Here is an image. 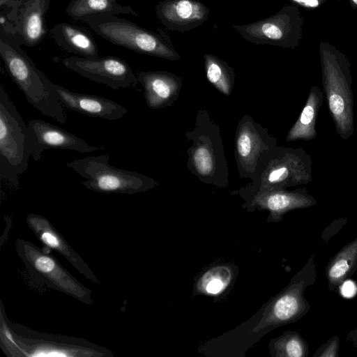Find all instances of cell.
<instances>
[{"label": "cell", "mask_w": 357, "mask_h": 357, "mask_svg": "<svg viewBox=\"0 0 357 357\" xmlns=\"http://www.w3.org/2000/svg\"><path fill=\"white\" fill-rule=\"evenodd\" d=\"M312 180V160L302 148L275 146L258 160L251 182L233 192L244 198L272 190L307 184Z\"/></svg>", "instance_id": "2"}, {"label": "cell", "mask_w": 357, "mask_h": 357, "mask_svg": "<svg viewBox=\"0 0 357 357\" xmlns=\"http://www.w3.org/2000/svg\"><path fill=\"white\" fill-rule=\"evenodd\" d=\"M295 2L303 4L306 6L316 7L318 6V0H293Z\"/></svg>", "instance_id": "25"}, {"label": "cell", "mask_w": 357, "mask_h": 357, "mask_svg": "<svg viewBox=\"0 0 357 357\" xmlns=\"http://www.w3.org/2000/svg\"><path fill=\"white\" fill-rule=\"evenodd\" d=\"M353 1H354L356 4H357V0H353Z\"/></svg>", "instance_id": "27"}, {"label": "cell", "mask_w": 357, "mask_h": 357, "mask_svg": "<svg viewBox=\"0 0 357 357\" xmlns=\"http://www.w3.org/2000/svg\"><path fill=\"white\" fill-rule=\"evenodd\" d=\"M84 22L96 33L116 45L171 61L181 58L168 39L125 18L107 15L92 17Z\"/></svg>", "instance_id": "5"}, {"label": "cell", "mask_w": 357, "mask_h": 357, "mask_svg": "<svg viewBox=\"0 0 357 357\" xmlns=\"http://www.w3.org/2000/svg\"><path fill=\"white\" fill-rule=\"evenodd\" d=\"M287 356L290 357H301L303 354V349L301 343L296 339H289L283 347Z\"/></svg>", "instance_id": "22"}, {"label": "cell", "mask_w": 357, "mask_h": 357, "mask_svg": "<svg viewBox=\"0 0 357 357\" xmlns=\"http://www.w3.org/2000/svg\"><path fill=\"white\" fill-rule=\"evenodd\" d=\"M245 202L243 207L249 211L267 210L270 212L269 220H273L286 211L308 206L314 203V199L307 193V188L294 190L278 189L267 190L243 198Z\"/></svg>", "instance_id": "12"}, {"label": "cell", "mask_w": 357, "mask_h": 357, "mask_svg": "<svg viewBox=\"0 0 357 357\" xmlns=\"http://www.w3.org/2000/svg\"><path fill=\"white\" fill-rule=\"evenodd\" d=\"M192 142L187 166L202 182L219 188L228 185V168L219 126L205 109L197 114L195 126L185 134Z\"/></svg>", "instance_id": "3"}, {"label": "cell", "mask_w": 357, "mask_h": 357, "mask_svg": "<svg viewBox=\"0 0 357 357\" xmlns=\"http://www.w3.org/2000/svg\"><path fill=\"white\" fill-rule=\"evenodd\" d=\"M50 34L64 51L84 57L97 56L98 45L89 31L67 22H61L52 27Z\"/></svg>", "instance_id": "16"}, {"label": "cell", "mask_w": 357, "mask_h": 357, "mask_svg": "<svg viewBox=\"0 0 357 357\" xmlns=\"http://www.w3.org/2000/svg\"><path fill=\"white\" fill-rule=\"evenodd\" d=\"M27 222L44 245L61 252L71 261L78 264L77 259L74 257L67 245L56 231L51 228L50 224L45 218L31 214L27 217Z\"/></svg>", "instance_id": "20"}, {"label": "cell", "mask_w": 357, "mask_h": 357, "mask_svg": "<svg viewBox=\"0 0 357 357\" xmlns=\"http://www.w3.org/2000/svg\"><path fill=\"white\" fill-rule=\"evenodd\" d=\"M20 44L19 40L1 31L0 56L8 75L30 105L43 115L65 123L66 118L63 104L58 99L56 84L36 67Z\"/></svg>", "instance_id": "1"}, {"label": "cell", "mask_w": 357, "mask_h": 357, "mask_svg": "<svg viewBox=\"0 0 357 357\" xmlns=\"http://www.w3.org/2000/svg\"><path fill=\"white\" fill-rule=\"evenodd\" d=\"M51 0H19L10 7L7 20L1 24V30L6 33L10 31L13 22V34L18 36L21 44L33 47L40 43L47 34L45 15L50 6Z\"/></svg>", "instance_id": "9"}, {"label": "cell", "mask_w": 357, "mask_h": 357, "mask_svg": "<svg viewBox=\"0 0 357 357\" xmlns=\"http://www.w3.org/2000/svg\"><path fill=\"white\" fill-rule=\"evenodd\" d=\"M24 245V258L36 273L61 289L72 295L84 297L85 292L83 289L63 271L53 258L34 248Z\"/></svg>", "instance_id": "15"}, {"label": "cell", "mask_w": 357, "mask_h": 357, "mask_svg": "<svg viewBox=\"0 0 357 357\" xmlns=\"http://www.w3.org/2000/svg\"><path fill=\"white\" fill-rule=\"evenodd\" d=\"M137 77L149 108L162 109L177 100L182 79L176 75L167 71H140Z\"/></svg>", "instance_id": "14"}, {"label": "cell", "mask_w": 357, "mask_h": 357, "mask_svg": "<svg viewBox=\"0 0 357 357\" xmlns=\"http://www.w3.org/2000/svg\"><path fill=\"white\" fill-rule=\"evenodd\" d=\"M107 154L87 156L67 163V167L86 179L82 185L102 193L133 194L149 190L158 185L154 178L119 169L109 162Z\"/></svg>", "instance_id": "6"}, {"label": "cell", "mask_w": 357, "mask_h": 357, "mask_svg": "<svg viewBox=\"0 0 357 357\" xmlns=\"http://www.w3.org/2000/svg\"><path fill=\"white\" fill-rule=\"evenodd\" d=\"M323 99L324 93L320 88L312 87L300 116L287 135V142L312 140L317 137L316 123Z\"/></svg>", "instance_id": "17"}, {"label": "cell", "mask_w": 357, "mask_h": 357, "mask_svg": "<svg viewBox=\"0 0 357 357\" xmlns=\"http://www.w3.org/2000/svg\"><path fill=\"white\" fill-rule=\"evenodd\" d=\"M66 11L72 19L84 22L92 17L118 14L137 16L130 6L121 5L118 0H71Z\"/></svg>", "instance_id": "18"}, {"label": "cell", "mask_w": 357, "mask_h": 357, "mask_svg": "<svg viewBox=\"0 0 357 357\" xmlns=\"http://www.w3.org/2000/svg\"><path fill=\"white\" fill-rule=\"evenodd\" d=\"M19 0H0L1 8L10 7L13 4Z\"/></svg>", "instance_id": "26"}, {"label": "cell", "mask_w": 357, "mask_h": 357, "mask_svg": "<svg viewBox=\"0 0 357 357\" xmlns=\"http://www.w3.org/2000/svg\"><path fill=\"white\" fill-rule=\"evenodd\" d=\"M204 61L208 81L220 93L229 96L234 84L233 68L225 61L211 54H204Z\"/></svg>", "instance_id": "19"}, {"label": "cell", "mask_w": 357, "mask_h": 357, "mask_svg": "<svg viewBox=\"0 0 357 357\" xmlns=\"http://www.w3.org/2000/svg\"><path fill=\"white\" fill-rule=\"evenodd\" d=\"M155 14L167 29L186 32L204 23L210 9L197 0H164L157 4Z\"/></svg>", "instance_id": "11"}, {"label": "cell", "mask_w": 357, "mask_h": 357, "mask_svg": "<svg viewBox=\"0 0 357 357\" xmlns=\"http://www.w3.org/2000/svg\"><path fill=\"white\" fill-rule=\"evenodd\" d=\"M58 99L68 109L82 114L109 121L123 118L128 109L120 104L104 97L71 91L56 84Z\"/></svg>", "instance_id": "13"}, {"label": "cell", "mask_w": 357, "mask_h": 357, "mask_svg": "<svg viewBox=\"0 0 357 357\" xmlns=\"http://www.w3.org/2000/svg\"><path fill=\"white\" fill-rule=\"evenodd\" d=\"M277 142L276 137L250 116H243L235 136V160L240 177L251 180L259 158L277 146Z\"/></svg>", "instance_id": "8"}, {"label": "cell", "mask_w": 357, "mask_h": 357, "mask_svg": "<svg viewBox=\"0 0 357 357\" xmlns=\"http://www.w3.org/2000/svg\"><path fill=\"white\" fill-rule=\"evenodd\" d=\"M356 287L355 284L350 281H346L341 287V293L346 298H351L356 293Z\"/></svg>", "instance_id": "24"}, {"label": "cell", "mask_w": 357, "mask_h": 357, "mask_svg": "<svg viewBox=\"0 0 357 357\" xmlns=\"http://www.w3.org/2000/svg\"><path fill=\"white\" fill-rule=\"evenodd\" d=\"M232 278L231 269L226 266H219L209 269L198 282L199 290L216 294L224 290Z\"/></svg>", "instance_id": "21"}, {"label": "cell", "mask_w": 357, "mask_h": 357, "mask_svg": "<svg viewBox=\"0 0 357 357\" xmlns=\"http://www.w3.org/2000/svg\"><path fill=\"white\" fill-rule=\"evenodd\" d=\"M349 269V264L344 259L337 261L331 268L329 275L332 278H338L344 275Z\"/></svg>", "instance_id": "23"}, {"label": "cell", "mask_w": 357, "mask_h": 357, "mask_svg": "<svg viewBox=\"0 0 357 357\" xmlns=\"http://www.w3.org/2000/svg\"><path fill=\"white\" fill-rule=\"evenodd\" d=\"M28 128L31 156L35 161L40 160L44 151L51 149H67L81 153L103 149L102 146L91 145L64 129L41 119L30 120Z\"/></svg>", "instance_id": "10"}, {"label": "cell", "mask_w": 357, "mask_h": 357, "mask_svg": "<svg viewBox=\"0 0 357 357\" xmlns=\"http://www.w3.org/2000/svg\"><path fill=\"white\" fill-rule=\"evenodd\" d=\"M63 66L81 76L112 89L135 86L137 75L124 60L114 56L66 57Z\"/></svg>", "instance_id": "7"}, {"label": "cell", "mask_w": 357, "mask_h": 357, "mask_svg": "<svg viewBox=\"0 0 357 357\" xmlns=\"http://www.w3.org/2000/svg\"><path fill=\"white\" fill-rule=\"evenodd\" d=\"M31 147L26 125L3 86H0V178L15 188L28 169Z\"/></svg>", "instance_id": "4"}]
</instances>
